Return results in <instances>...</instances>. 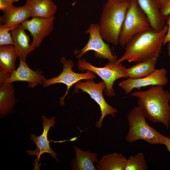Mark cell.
<instances>
[{
	"label": "cell",
	"mask_w": 170,
	"mask_h": 170,
	"mask_svg": "<svg viewBox=\"0 0 170 170\" xmlns=\"http://www.w3.org/2000/svg\"><path fill=\"white\" fill-rule=\"evenodd\" d=\"M20 58L19 65L5 82L13 83L16 81H23L28 83V87L34 88L38 84L43 85L46 79L42 71H33L27 65L26 61Z\"/></svg>",
	"instance_id": "obj_14"
},
{
	"label": "cell",
	"mask_w": 170,
	"mask_h": 170,
	"mask_svg": "<svg viewBox=\"0 0 170 170\" xmlns=\"http://www.w3.org/2000/svg\"><path fill=\"white\" fill-rule=\"evenodd\" d=\"M18 56L13 46L0 47V68L12 73L15 70V63Z\"/></svg>",
	"instance_id": "obj_22"
},
{
	"label": "cell",
	"mask_w": 170,
	"mask_h": 170,
	"mask_svg": "<svg viewBox=\"0 0 170 170\" xmlns=\"http://www.w3.org/2000/svg\"><path fill=\"white\" fill-rule=\"evenodd\" d=\"M19 25L14 26H9L5 24H0V46L12 45L14 42L11 32H9L13 29L18 26Z\"/></svg>",
	"instance_id": "obj_24"
},
{
	"label": "cell",
	"mask_w": 170,
	"mask_h": 170,
	"mask_svg": "<svg viewBox=\"0 0 170 170\" xmlns=\"http://www.w3.org/2000/svg\"><path fill=\"white\" fill-rule=\"evenodd\" d=\"M19 0H0V10L3 11L7 8L13 5L15 2Z\"/></svg>",
	"instance_id": "obj_26"
},
{
	"label": "cell",
	"mask_w": 170,
	"mask_h": 170,
	"mask_svg": "<svg viewBox=\"0 0 170 170\" xmlns=\"http://www.w3.org/2000/svg\"><path fill=\"white\" fill-rule=\"evenodd\" d=\"M11 73L0 69V116L4 117L13 111L17 101L12 83L6 82Z\"/></svg>",
	"instance_id": "obj_13"
},
{
	"label": "cell",
	"mask_w": 170,
	"mask_h": 170,
	"mask_svg": "<svg viewBox=\"0 0 170 170\" xmlns=\"http://www.w3.org/2000/svg\"><path fill=\"white\" fill-rule=\"evenodd\" d=\"M147 16L153 29L159 32L166 26L160 13L159 0H135Z\"/></svg>",
	"instance_id": "obj_15"
},
{
	"label": "cell",
	"mask_w": 170,
	"mask_h": 170,
	"mask_svg": "<svg viewBox=\"0 0 170 170\" xmlns=\"http://www.w3.org/2000/svg\"><path fill=\"white\" fill-rule=\"evenodd\" d=\"M128 159L121 154L105 155L95 166L99 170H125Z\"/></svg>",
	"instance_id": "obj_20"
},
{
	"label": "cell",
	"mask_w": 170,
	"mask_h": 170,
	"mask_svg": "<svg viewBox=\"0 0 170 170\" xmlns=\"http://www.w3.org/2000/svg\"><path fill=\"white\" fill-rule=\"evenodd\" d=\"M89 37L86 45L81 50L74 51L76 58L80 59L89 51L94 52L95 56L101 59H106L109 62H116L117 59L113 54L109 46L104 41L101 35L98 24H92L85 31Z\"/></svg>",
	"instance_id": "obj_7"
},
{
	"label": "cell",
	"mask_w": 170,
	"mask_h": 170,
	"mask_svg": "<svg viewBox=\"0 0 170 170\" xmlns=\"http://www.w3.org/2000/svg\"><path fill=\"white\" fill-rule=\"evenodd\" d=\"M3 12L0 18V24L9 26H18L31 17L30 10L25 5L19 7L13 5Z\"/></svg>",
	"instance_id": "obj_17"
},
{
	"label": "cell",
	"mask_w": 170,
	"mask_h": 170,
	"mask_svg": "<svg viewBox=\"0 0 170 170\" xmlns=\"http://www.w3.org/2000/svg\"><path fill=\"white\" fill-rule=\"evenodd\" d=\"M158 58H152L137 63L130 68H125V73L127 78L138 79L147 76L156 69Z\"/></svg>",
	"instance_id": "obj_21"
},
{
	"label": "cell",
	"mask_w": 170,
	"mask_h": 170,
	"mask_svg": "<svg viewBox=\"0 0 170 170\" xmlns=\"http://www.w3.org/2000/svg\"><path fill=\"white\" fill-rule=\"evenodd\" d=\"M129 4V0L122 3L107 0L103 7L98 24L104 41L115 45L119 44L120 33Z\"/></svg>",
	"instance_id": "obj_3"
},
{
	"label": "cell",
	"mask_w": 170,
	"mask_h": 170,
	"mask_svg": "<svg viewBox=\"0 0 170 170\" xmlns=\"http://www.w3.org/2000/svg\"><path fill=\"white\" fill-rule=\"evenodd\" d=\"M166 21L167 22V26L168 29L164 38L163 45L167 43L170 40V14L168 15Z\"/></svg>",
	"instance_id": "obj_27"
},
{
	"label": "cell",
	"mask_w": 170,
	"mask_h": 170,
	"mask_svg": "<svg viewBox=\"0 0 170 170\" xmlns=\"http://www.w3.org/2000/svg\"><path fill=\"white\" fill-rule=\"evenodd\" d=\"M11 31L16 52L19 58L26 61L28 55L35 48L30 43L29 37L21 24Z\"/></svg>",
	"instance_id": "obj_16"
},
{
	"label": "cell",
	"mask_w": 170,
	"mask_h": 170,
	"mask_svg": "<svg viewBox=\"0 0 170 170\" xmlns=\"http://www.w3.org/2000/svg\"><path fill=\"white\" fill-rule=\"evenodd\" d=\"M25 5L30 10L32 17L49 18L54 16L57 10L52 0H27Z\"/></svg>",
	"instance_id": "obj_18"
},
{
	"label": "cell",
	"mask_w": 170,
	"mask_h": 170,
	"mask_svg": "<svg viewBox=\"0 0 170 170\" xmlns=\"http://www.w3.org/2000/svg\"><path fill=\"white\" fill-rule=\"evenodd\" d=\"M163 86H151L148 90L137 91L130 96L136 97L139 106L148 119L163 125L169 129L170 123V92Z\"/></svg>",
	"instance_id": "obj_2"
},
{
	"label": "cell",
	"mask_w": 170,
	"mask_h": 170,
	"mask_svg": "<svg viewBox=\"0 0 170 170\" xmlns=\"http://www.w3.org/2000/svg\"><path fill=\"white\" fill-rule=\"evenodd\" d=\"M42 119L43 121L42 124L43 127L42 133L38 136H36L35 134H31L30 137V139L36 144V148L34 150H26V152L30 156H36L37 161H39L42 154L47 153L50 154L56 161H59L56 157L57 153L50 148V141L48 139V132L50 128L55 127V117L52 116L49 119H48L45 115H43L42 116Z\"/></svg>",
	"instance_id": "obj_12"
},
{
	"label": "cell",
	"mask_w": 170,
	"mask_h": 170,
	"mask_svg": "<svg viewBox=\"0 0 170 170\" xmlns=\"http://www.w3.org/2000/svg\"><path fill=\"white\" fill-rule=\"evenodd\" d=\"M167 29L166 25L159 32L150 28L135 35L127 42L124 54L116 63L127 61L137 63L150 58H158Z\"/></svg>",
	"instance_id": "obj_1"
},
{
	"label": "cell",
	"mask_w": 170,
	"mask_h": 170,
	"mask_svg": "<svg viewBox=\"0 0 170 170\" xmlns=\"http://www.w3.org/2000/svg\"><path fill=\"white\" fill-rule=\"evenodd\" d=\"M148 167L144 154L139 152L128 159L125 170H147Z\"/></svg>",
	"instance_id": "obj_23"
},
{
	"label": "cell",
	"mask_w": 170,
	"mask_h": 170,
	"mask_svg": "<svg viewBox=\"0 0 170 170\" xmlns=\"http://www.w3.org/2000/svg\"><path fill=\"white\" fill-rule=\"evenodd\" d=\"M159 1L161 15L166 21L170 14V0H159Z\"/></svg>",
	"instance_id": "obj_25"
},
{
	"label": "cell",
	"mask_w": 170,
	"mask_h": 170,
	"mask_svg": "<svg viewBox=\"0 0 170 170\" xmlns=\"http://www.w3.org/2000/svg\"><path fill=\"white\" fill-rule=\"evenodd\" d=\"M55 19L54 16L48 18L33 17L21 23L24 29L28 30L32 36L31 44L35 48L39 47L43 40L54 30Z\"/></svg>",
	"instance_id": "obj_10"
},
{
	"label": "cell",
	"mask_w": 170,
	"mask_h": 170,
	"mask_svg": "<svg viewBox=\"0 0 170 170\" xmlns=\"http://www.w3.org/2000/svg\"><path fill=\"white\" fill-rule=\"evenodd\" d=\"M76 152V157L72 161L71 166L72 170H96L94 163L98 162V155L89 151H85L74 147Z\"/></svg>",
	"instance_id": "obj_19"
},
{
	"label": "cell",
	"mask_w": 170,
	"mask_h": 170,
	"mask_svg": "<svg viewBox=\"0 0 170 170\" xmlns=\"http://www.w3.org/2000/svg\"><path fill=\"white\" fill-rule=\"evenodd\" d=\"M76 90L80 89L82 92L88 94L91 98L99 105L101 111L100 119L96 123L95 126L100 128L102 126L103 120L107 115L115 116L117 113V109L108 104L105 101L103 94V91L105 85L103 81L95 83L92 80H88L85 82L80 81L74 85Z\"/></svg>",
	"instance_id": "obj_9"
},
{
	"label": "cell",
	"mask_w": 170,
	"mask_h": 170,
	"mask_svg": "<svg viewBox=\"0 0 170 170\" xmlns=\"http://www.w3.org/2000/svg\"><path fill=\"white\" fill-rule=\"evenodd\" d=\"M167 74L166 69H156L147 76L138 79L128 78L120 82L118 85L126 94H130L135 88L140 90L142 88L148 86H164L168 82Z\"/></svg>",
	"instance_id": "obj_11"
},
{
	"label": "cell",
	"mask_w": 170,
	"mask_h": 170,
	"mask_svg": "<svg viewBox=\"0 0 170 170\" xmlns=\"http://www.w3.org/2000/svg\"><path fill=\"white\" fill-rule=\"evenodd\" d=\"M112 1L118 3H124L129 1V0H111Z\"/></svg>",
	"instance_id": "obj_29"
},
{
	"label": "cell",
	"mask_w": 170,
	"mask_h": 170,
	"mask_svg": "<svg viewBox=\"0 0 170 170\" xmlns=\"http://www.w3.org/2000/svg\"><path fill=\"white\" fill-rule=\"evenodd\" d=\"M129 126L125 139L128 143L143 140L152 144H164L167 136H164L147 122L146 115L139 106L132 108L127 116Z\"/></svg>",
	"instance_id": "obj_4"
},
{
	"label": "cell",
	"mask_w": 170,
	"mask_h": 170,
	"mask_svg": "<svg viewBox=\"0 0 170 170\" xmlns=\"http://www.w3.org/2000/svg\"><path fill=\"white\" fill-rule=\"evenodd\" d=\"M77 64L79 70L92 71L101 78L105 85L104 92L109 97L115 95L113 85L115 81L121 78H127L125 71L126 67L122 63L117 64L109 62L103 67H97L83 58L79 59Z\"/></svg>",
	"instance_id": "obj_6"
},
{
	"label": "cell",
	"mask_w": 170,
	"mask_h": 170,
	"mask_svg": "<svg viewBox=\"0 0 170 170\" xmlns=\"http://www.w3.org/2000/svg\"><path fill=\"white\" fill-rule=\"evenodd\" d=\"M60 62L63 65L61 73L56 77L46 79L42 85L44 88H46L55 84L63 83L67 86L65 94L62 97L59 98L60 104L62 106L65 105V98L69 94L68 91L72 85L82 80H93L96 76L94 73L89 71L81 73L73 71L72 69L74 66L73 61L67 60L64 57L61 58Z\"/></svg>",
	"instance_id": "obj_8"
},
{
	"label": "cell",
	"mask_w": 170,
	"mask_h": 170,
	"mask_svg": "<svg viewBox=\"0 0 170 170\" xmlns=\"http://www.w3.org/2000/svg\"><path fill=\"white\" fill-rule=\"evenodd\" d=\"M167 43L168 54L170 57V40Z\"/></svg>",
	"instance_id": "obj_30"
},
{
	"label": "cell",
	"mask_w": 170,
	"mask_h": 170,
	"mask_svg": "<svg viewBox=\"0 0 170 170\" xmlns=\"http://www.w3.org/2000/svg\"><path fill=\"white\" fill-rule=\"evenodd\" d=\"M170 154V139L167 136L164 144Z\"/></svg>",
	"instance_id": "obj_28"
},
{
	"label": "cell",
	"mask_w": 170,
	"mask_h": 170,
	"mask_svg": "<svg viewBox=\"0 0 170 170\" xmlns=\"http://www.w3.org/2000/svg\"><path fill=\"white\" fill-rule=\"evenodd\" d=\"M129 1L119 39V44L123 48L133 36L151 28L147 16L136 1Z\"/></svg>",
	"instance_id": "obj_5"
}]
</instances>
